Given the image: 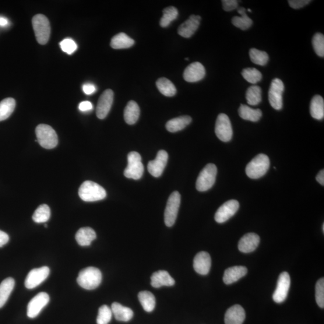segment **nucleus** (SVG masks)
I'll return each mask as SVG.
<instances>
[{
  "label": "nucleus",
  "mask_w": 324,
  "mask_h": 324,
  "mask_svg": "<svg viewBox=\"0 0 324 324\" xmlns=\"http://www.w3.org/2000/svg\"><path fill=\"white\" fill-rule=\"evenodd\" d=\"M246 100L250 105H258L262 100V90L258 86L250 87L246 91Z\"/></svg>",
  "instance_id": "c9c22d12"
},
{
  "label": "nucleus",
  "mask_w": 324,
  "mask_h": 324,
  "mask_svg": "<svg viewBox=\"0 0 324 324\" xmlns=\"http://www.w3.org/2000/svg\"><path fill=\"white\" fill-rule=\"evenodd\" d=\"M181 196L178 192H174L169 198L165 211V223L168 227L173 226L177 219Z\"/></svg>",
  "instance_id": "6e6552de"
},
{
  "label": "nucleus",
  "mask_w": 324,
  "mask_h": 324,
  "mask_svg": "<svg viewBox=\"0 0 324 324\" xmlns=\"http://www.w3.org/2000/svg\"><path fill=\"white\" fill-rule=\"evenodd\" d=\"M140 115V108L136 102L130 100L127 105L124 111L125 120L127 124L132 125L138 120Z\"/></svg>",
  "instance_id": "393cba45"
},
{
  "label": "nucleus",
  "mask_w": 324,
  "mask_h": 324,
  "mask_svg": "<svg viewBox=\"0 0 324 324\" xmlns=\"http://www.w3.org/2000/svg\"><path fill=\"white\" fill-rule=\"evenodd\" d=\"M15 285V280L12 277L6 278L0 284V308H3L8 300Z\"/></svg>",
  "instance_id": "c85d7f7f"
},
{
  "label": "nucleus",
  "mask_w": 324,
  "mask_h": 324,
  "mask_svg": "<svg viewBox=\"0 0 324 324\" xmlns=\"http://www.w3.org/2000/svg\"><path fill=\"white\" fill-rule=\"evenodd\" d=\"M113 101V91L111 89L106 90L102 94L98 101L96 108V115L98 118L102 119L107 117V116L111 110Z\"/></svg>",
  "instance_id": "2eb2a0df"
},
{
  "label": "nucleus",
  "mask_w": 324,
  "mask_h": 324,
  "mask_svg": "<svg viewBox=\"0 0 324 324\" xmlns=\"http://www.w3.org/2000/svg\"><path fill=\"white\" fill-rule=\"evenodd\" d=\"M237 12L241 16H234L232 19V24L241 30H247L252 26V20L248 16L246 10L243 7L238 8Z\"/></svg>",
  "instance_id": "bb28decb"
},
{
  "label": "nucleus",
  "mask_w": 324,
  "mask_h": 324,
  "mask_svg": "<svg viewBox=\"0 0 324 324\" xmlns=\"http://www.w3.org/2000/svg\"><path fill=\"white\" fill-rule=\"evenodd\" d=\"M238 2L237 0H222L223 8L225 11L230 12L238 8Z\"/></svg>",
  "instance_id": "a18cd8bd"
},
{
  "label": "nucleus",
  "mask_w": 324,
  "mask_h": 324,
  "mask_svg": "<svg viewBox=\"0 0 324 324\" xmlns=\"http://www.w3.org/2000/svg\"><path fill=\"white\" fill-rule=\"evenodd\" d=\"M270 165V159L267 155L258 154L246 167V174L250 178L258 179L266 174L269 170Z\"/></svg>",
  "instance_id": "7ed1b4c3"
},
{
  "label": "nucleus",
  "mask_w": 324,
  "mask_h": 324,
  "mask_svg": "<svg viewBox=\"0 0 324 324\" xmlns=\"http://www.w3.org/2000/svg\"><path fill=\"white\" fill-rule=\"evenodd\" d=\"M242 76L248 82L256 84L262 78V73L255 68H247L242 70Z\"/></svg>",
  "instance_id": "ea45409f"
},
{
  "label": "nucleus",
  "mask_w": 324,
  "mask_h": 324,
  "mask_svg": "<svg viewBox=\"0 0 324 324\" xmlns=\"http://www.w3.org/2000/svg\"><path fill=\"white\" fill-rule=\"evenodd\" d=\"M8 20L4 17L0 16V26L5 27L8 24Z\"/></svg>",
  "instance_id": "603ef678"
},
{
  "label": "nucleus",
  "mask_w": 324,
  "mask_h": 324,
  "mask_svg": "<svg viewBox=\"0 0 324 324\" xmlns=\"http://www.w3.org/2000/svg\"><path fill=\"white\" fill-rule=\"evenodd\" d=\"M79 196L86 202H95L104 199L107 196V192L101 186L91 181H86L80 186Z\"/></svg>",
  "instance_id": "f03ea898"
},
{
  "label": "nucleus",
  "mask_w": 324,
  "mask_h": 324,
  "mask_svg": "<svg viewBox=\"0 0 324 324\" xmlns=\"http://www.w3.org/2000/svg\"><path fill=\"white\" fill-rule=\"evenodd\" d=\"M239 204L237 200L232 199L224 203L215 214V220L219 224L225 223L234 216L239 209Z\"/></svg>",
  "instance_id": "ddd939ff"
},
{
  "label": "nucleus",
  "mask_w": 324,
  "mask_h": 324,
  "mask_svg": "<svg viewBox=\"0 0 324 324\" xmlns=\"http://www.w3.org/2000/svg\"><path fill=\"white\" fill-rule=\"evenodd\" d=\"M112 314L118 321L128 322L133 316V312L131 309L125 307L118 302H114L112 304Z\"/></svg>",
  "instance_id": "b1692460"
},
{
  "label": "nucleus",
  "mask_w": 324,
  "mask_h": 324,
  "mask_svg": "<svg viewBox=\"0 0 324 324\" xmlns=\"http://www.w3.org/2000/svg\"><path fill=\"white\" fill-rule=\"evenodd\" d=\"M316 181H318L320 185H324V171L323 170L320 171L318 175L316 177Z\"/></svg>",
  "instance_id": "3c124183"
},
{
  "label": "nucleus",
  "mask_w": 324,
  "mask_h": 324,
  "mask_svg": "<svg viewBox=\"0 0 324 324\" xmlns=\"http://www.w3.org/2000/svg\"><path fill=\"white\" fill-rule=\"evenodd\" d=\"M50 208L46 204H42L34 211L33 220L37 224L45 223L50 219Z\"/></svg>",
  "instance_id": "e433bc0d"
},
{
  "label": "nucleus",
  "mask_w": 324,
  "mask_h": 324,
  "mask_svg": "<svg viewBox=\"0 0 324 324\" xmlns=\"http://www.w3.org/2000/svg\"><path fill=\"white\" fill-rule=\"evenodd\" d=\"M322 231L324 232V224L322 225Z\"/></svg>",
  "instance_id": "864d4df0"
},
{
  "label": "nucleus",
  "mask_w": 324,
  "mask_h": 324,
  "mask_svg": "<svg viewBox=\"0 0 324 324\" xmlns=\"http://www.w3.org/2000/svg\"><path fill=\"white\" fill-rule=\"evenodd\" d=\"M246 318V313L241 306L234 305L228 309L225 315V324H242Z\"/></svg>",
  "instance_id": "412c9836"
},
{
  "label": "nucleus",
  "mask_w": 324,
  "mask_h": 324,
  "mask_svg": "<svg viewBox=\"0 0 324 324\" xmlns=\"http://www.w3.org/2000/svg\"><path fill=\"white\" fill-rule=\"evenodd\" d=\"M32 24L38 43L40 45L47 44L51 34L50 23L47 17L38 14L33 17Z\"/></svg>",
  "instance_id": "39448f33"
},
{
  "label": "nucleus",
  "mask_w": 324,
  "mask_h": 324,
  "mask_svg": "<svg viewBox=\"0 0 324 324\" xmlns=\"http://www.w3.org/2000/svg\"><path fill=\"white\" fill-rule=\"evenodd\" d=\"M205 76L206 69L199 62L193 63L189 65L183 73V77L188 83L198 82Z\"/></svg>",
  "instance_id": "f3484780"
},
{
  "label": "nucleus",
  "mask_w": 324,
  "mask_h": 324,
  "mask_svg": "<svg viewBox=\"0 0 324 324\" xmlns=\"http://www.w3.org/2000/svg\"><path fill=\"white\" fill-rule=\"evenodd\" d=\"M310 112L313 118L321 120L324 117V100L323 98L316 95L312 98L310 107Z\"/></svg>",
  "instance_id": "c756f323"
},
{
  "label": "nucleus",
  "mask_w": 324,
  "mask_h": 324,
  "mask_svg": "<svg viewBox=\"0 0 324 324\" xmlns=\"http://www.w3.org/2000/svg\"><path fill=\"white\" fill-rule=\"evenodd\" d=\"M83 90L86 94L90 95L96 91V88L92 84H86L83 86Z\"/></svg>",
  "instance_id": "09e8293b"
},
{
  "label": "nucleus",
  "mask_w": 324,
  "mask_h": 324,
  "mask_svg": "<svg viewBox=\"0 0 324 324\" xmlns=\"http://www.w3.org/2000/svg\"><path fill=\"white\" fill-rule=\"evenodd\" d=\"M217 170L216 165L209 164L200 171L197 178L196 188L199 192L209 191L216 181Z\"/></svg>",
  "instance_id": "423d86ee"
},
{
  "label": "nucleus",
  "mask_w": 324,
  "mask_h": 324,
  "mask_svg": "<svg viewBox=\"0 0 324 324\" xmlns=\"http://www.w3.org/2000/svg\"><path fill=\"white\" fill-rule=\"evenodd\" d=\"M291 285V278L287 272H283L280 274L278 279L277 287L274 292L273 299L277 303H281L287 298Z\"/></svg>",
  "instance_id": "9b49d317"
},
{
  "label": "nucleus",
  "mask_w": 324,
  "mask_h": 324,
  "mask_svg": "<svg viewBox=\"0 0 324 324\" xmlns=\"http://www.w3.org/2000/svg\"><path fill=\"white\" fill-rule=\"evenodd\" d=\"M239 117L245 120L257 122L259 120L262 115L261 110L259 109H252L247 105H241L238 110Z\"/></svg>",
  "instance_id": "7c9ffc66"
},
{
  "label": "nucleus",
  "mask_w": 324,
  "mask_h": 324,
  "mask_svg": "<svg viewBox=\"0 0 324 324\" xmlns=\"http://www.w3.org/2000/svg\"><path fill=\"white\" fill-rule=\"evenodd\" d=\"M311 0H290L288 1L291 8L294 9H299L307 6L311 3Z\"/></svg>",
  "instance_id": "49530a36"
},
{
  "label": "nucleus",
  "mask_w": 324,
  "mask_h": 324,
  "mask_svg": "<svg viewBox=\"0 0 324 324\" xmlns=\"http://www.w3.org/2000/svg\"><path fill=\"white\" fill-rule=\"evenodd\" d=\"M102 279V273L96 267H87L81 270L77 278L79 286L87 290H93L99 286Z\"/></svg>",
  "instance_id": "f257e3e1"
},
{
  "label": "nucleus",
  "mask_w": 324,
  "mask_h": 324,
  "mask_svg": "<svg viewBox=\"0 0 324 324\" xmlns=\"http://www.w3.org/2000/svg\"><path fill=\"white\" fill-rule=\"evenodd\" d=\"M260 242L258 235L255 233H248L245 235L238 242L239 251L242 253H248L255 251Z\"/></svg>",
  "instance_id": "aec40b11"
},
{
  "label": "nucleus",
  "mask_w": 324,
  "mask_h": 324,
  "mask_svg": "<svg viewBox=\"0 0 324 324\" xmlns=\"http://www.w3.org/2000/svg\"><path fill=\"white\" fill-rule=\"evenodd\" d=\"M45 228H48V225H45Z\"/></svg>",
  "instance_id": "6e6d98bb"
},
{
  "label": "nucleus",
  "mask_w": 324,
  "mask_h": 324,
  "mask_svg": "<svg viewBox=\"0 0 324 324\" xmlns=\"http://www.w3.org/2000/svg\"><path fill=\"white\" fill-rule=\"evenodd\" d=\"M128 165L125 169L124 174L126 178L139 179L144 173V165L141 156L136 151H132L128 156Z\"/></svg>",
  "instance_id": "0eeeda50"
},
{
  "label": "nucleus",
  "mask_w": 324,
  "mask_h": 324,
  "mask_svg": "<svg viewBox=\"0 0 324 324\" xmlns=\"http://www.w3.org/2000/svg\"><path fill=\"white\" fill-rule=\"evenodd\" d=\"M138 299L144 311L147 312L153 311L156 306V298L151 292L147 291L140 292L138 294Z\"/></svg>",
  "instance_id": "72a5a7b5"
},
{
  "label": "nucleus",
  "mask_w": 324,
  "mask_h": 324,
  "mask_svg": "<svg viewBox=\"0 0 324 324\" xmlns=\"http://www.w3.org/2000/svg\"><path fill=\"white\" fill-rule=\"evenodd\" d=\"M201 17L198 15H192L189 18L179 26L178 33L185 38L191 37L198 30Z\"/></svg>",
  "instance_id": "a211bd4d"
},
{
  "label": "nucleus",
  "mask_w": 324,
  "mask_h": 324,
  "mask_svg": "<svg viewBox=\"0 0 324 324\" xmlns=\"http://www.w3.org/2000/svg\"><path fill=\"white\" fill-rule=\"evenodd\" d=\"M248 11H249V12H252V10H251V9H248Z\"/></svg>",
  "instance_id": "5fc2aeb1"
},
{
  "label": "nucleus",
  "mask_w": 324,
  "mask_h": 324,
  "mask_svg": "<svg viewBox=\"0 0 324 324\" xmlns=\"http://www.w3.org/2000/svg\"><path fill=\"white\" fill-rule=\"evenodd\" d=\"M16 107V102L14 98H5L0 102V121L8 119L13 113Z\"/></svg>",
  "instance_id": "f704fd0d"
},
{
  "label": "nucleus",
  "mask_w": 324,
  "mask_h": 324,
  "mask_svg": "<svg viewBox=\"0 0 324 324\" xmlns=\"http://www.w3.org/2000/svg\"><path fill=\"white\" fill-rule=\"evenodd\" d=\"M313 49L316 54L320 57H324V36L321 33H316L312 39Z\"/></svg>",
  "instance_id": "79ce46f5"
},
{
  "label": "nucleus",
  "mask_w": 324,
  "mask_h": 324,
  "mask_svg": "<svg viewBox=\"0 0 324 324\" xmlns=\"http://www.w3.org/2000/svg\"><path fill=\"white\" fill-rule=\"evenodd\" d=\"M49 296L46 292L38 293L29 302L27 307V316L30 318L37 317L49 301Z\"/></svg>",
  "instance_id": "4468645a"
},
{
  "label": "nucleus",
  "mask_w": 324,
  "mask_h": 324,
  "mask_svg": "<svg viewBox=\"0 0 324 324\" xmlns=\"http://www.w3.org/2000/svg\"><path fill=\"white\" fill-rule=\"evenodd\" d=\"M75 238L79 245L88 246L96 238V234L92 228H82L76 232Z\"/></svg>",
  "instance_id": "a878e982"
},
{
  "label": "nucleus",
  "mask_w": 324,
  "mask_h": 324,
  "mask_svg": "<svg viewBox=\"0 0 324 324\" xmlns=\"http://www.w3.org/2000/svg\"><path fill=\"white\" fill-rule=\"evenodd\" d=\"M192 122V118L190 116H181L168 121L166 124V128L169 132L174 133L184 129Z\"/></svg>",
  "instance_id": "cd10ccee"
},
{
  "label": "nucleus",
  "mask_w": 324,
  "mask_h": 324,
  "mask_svg": "<svg viewBox=\"0 0 324 324\" xmlns=\"http://www.w3.org/2000/svg\"><path fill=\"white\" fill-rule=\"evenodd\" d=\"M211 259L209 253L200 252L197 254L193 260V268L197 273L200 275H206L210 272Z\"/></svg>",
  "instance_id": "6ab92c4d"
},
{
  "label": "nucleus",
  "mask_w": 324,
  "mask_h": 324,
  "mask_svg": "<svg viewBox=\"0 0 324 324\" xmlns=\"http://www.w3.org/2000/svg\"><path fill=\"white\" fill-rule=\"evenodd\" d=\"M112 316L111 309L107 305L102 306L98 309L97 323L108 324L111 321Z\"/></svg>",
  "instance_id": "a19ab883"
},
{
  "label": "nucleus",
  "mask_w": 324,
  "mask_h": 324,
  "mask_svg": "<svg viewBox=\"0 0 324 324\" xmlns=\"http://www.w3.org/2000/svg\"><path fill=\"white\" fill-rule=\"evenodd\" d=\"M9 241V237L6 232L0 230V248H2Z\"/></svg>",
  "instance_id": "8fccbe9b"
},
{
  "label": "nucleus",
  "mask_w": 324,
  "mask_h": 324,
  "mask_svg": "<svg viewBox=\"0 0 324 324\" xmlns=\"http://www.w3.org/2000/svg\"><path fill=\"white\" fill-rule=\"evenodd\" d=\"M285 86L282 80L275 78L272 80L269 91V100L271 106L276 110L283 107V94Z\"/></svg>",
  "instance_id": "1a4fd4ad"
},
{
  "label": "nucleus",
  "mask_w": 324,
  "mask_h": 324,
  "mask_svg": "<svg viewBox=\"0 0 324 324\" xmlns=\"http://www.w3.org/2000/svg\"><path fill=\"white\" fill-rule=\"evenodd\" d=\"M37 142L46 149H52L57 147L58 139L57 133L50 126L39 125L36 129Z\"/></svg>",
  "instance_id": "20e7f679"
},
{
  "label": "nucleus",
  "mask_w": 324,
  "mask_h": 324,
  "mask_svg": "<svg viewBox=\"0 0 324 324\" xmlns=\"http://www.w3.org/2000/svg\"><path fill=\"white\" fill-rule=\"evenodd\" d=\"M215 133L221 141H230L233 135L231 123L228 116L225 114L218 115L215 126Z\"/></svg>",
  "instance_id": "9d476101"
},
{
  "label": "nucleus",
  "mask_w": 324,
  "mask_h": 324,
  "mask_svg": "<svg viewBox=\"0 0 324 324\" xmlns=\"http://www.w3.org/2000/svg\"><path fill=\"white\" fill-rule=\"evenodd\" d=\"M135 40L124 33H118L112 37L111 47L115 49H127L132 47Z\"/></svg>",
  "instance_id": "2f4dec72"
},
{
  "label": "nucleus",
  "mask_w": 324,
  "mask_h": 324,
  "mask_svg": "<svg viewBox=\"0 0 324 324\" xmlns=\"http://www.w3.org/2000/svg\"><path fill=\"white\" fill-rule=\"evenodd\" d=\"M185 59H186V60H188L189 58H186Z\"/></svg>",
  "instance_id": "4d7b16f0"
},
{
  "label": "nucleus",
  "mask_w": 324,
  "mask_h": 324,
  "mask_svg": "<svg viewBox=\"0 0 324 324\" xmlns=\"http://www.w3.org/2000/svg\"><path fill=\"white\" fill-rule=\"evenodd\" d=\"M60 47L63 52L67 53L69 55H71L75 52L77 49V45L75 42L71 38H65L59 43Z\"/></svg>",
  "instance_id": "c03bdc74"
},
{
  "label": "nucleus",
  "mask_w": 324,
  "mask_h": 324,
  "mask_svg": "<svg viewBox=\"0 0 324 324\" xmlns=\"http://www.w3.org/2000/svg\"><path fill=\"white\" fill-rule=\"evenodd\" d=\"M156 86L160 92L167 97L175 96L177 89L174 84L165 77H160L156 81Z\"/></svg>",
  "instance_id": "473e14b6"
},
{
  "label": "nucleus",
  "mask_w": 324,
  "mask_h": 324,
  "mask_svg": "<svg viewBox=\"0 0 324 324\" xmlns=\"http://www.w3.org/2000/svg\"><path fill=\"white\" fill-rule=\"evenodd\" d=\"M315 298L317 304L320 308H324V279H320L316 284Z\"/></svg>",
  "instance_id": "37998d69"
},
{
  "label": "nucleus",
  "mask_w": 324,
  "mask_h": 324,
  "mask_svg": "<svg viewBox=\"0 0 324 324\" xmlns=\"http://www.w3.org/2000/svg\"><path fill=\"white\" fill-rule=\"evenodd\" d=\"M93 105L89 101L81 102L79 105V110L82 112H87L93 110Z\"/></svg>",
  "instance_id": "de8ad7c7"
},
{
  "label": "nucleus",
  "mask_w": 324,
  "mask_h": 324,
  "mask_svg": "<svg viewBox=\"0 0 324 324\" xmlns=\"http://www.w3.org/2000/svg\"><path fill=\"white\" fill-rule=\"evenodd\" d=\"M50 273L48 267H42L31 270L25 280V286L28 289H33L40 285L47 279Z\"/></svg>",
  "instance_id": "f8f14e48"
},
{
  "label": "nucleus",
  "mask_w": 324,
  "mask_h": 324,
  "mask_svg": "<svg viewBox=\"0 0 324 324\" xmlns=\"http://www.w3.org/2000/svg\"><path fill=\"white\" fill-rule=\"evenodd\" d=\"M175 284V280L170 274L165 270H159L155 272L151 277V285L154 288L161 287H172Z\"/></svg>",
  "instance_id": "4be33fe9"
},
{
  "label": "nucleus",
  "mask_w": 324,
  "mask_h": 324,
  "mask_svg": "<svg viewBox=\"0 0 324 324\" xmlns=\"http://www.w3.org/2000/svg\"><path fill=\"white\" fill-rule=\"evenodd\" d=\"M178 10L173 6L168 7L163 10V16L160 21L161 27H167L170 26L172 21L177 18Z\"/></svg>",
  "instance_id": "4c0bfd02"
},
{
  "label": "nucleus",
  "mask_w": 324,
  "mask_h": 324,
  "mask_svg": "<svg viewBox=\"0 0 324 324\" xmlns=\"http://www.w3.org/2000/svg\"><path fill=\"white\" fill-rule=\"evenodd\" d=\"M247 273L248 269L245 267L234 266L228 268L224 273L223 278L224 283L227 285L235 283L246 276Z\"/></svg>",
  "instance_id": "5701e85b"
},
{
  "label": "nucleus",
  "mask_w": 324,
  "mask_h": 324,
  "mask_svg": "<svg viewBox=\"0 0 324 324\" xmlns=\"http://www.w3.org/2000/svg\"><path fill=\"white\" fill-rule=\"evenodd\" d=\"M168 160V154L165 150H160L154 160L148 164V170L154 177H159L163 173Z\"/></svg>",
  "instance_id": "dca6fc26"
},
{
  "label": "nucleus",
  "mask_w": 324,
  "mask_h": 324,
  "mask_svg": "<svg viewBox=\"0 0 324 324\" xmlns=\"http://www.w3.org/2000/svg\"><path fill=\"white\" fill-rule=\"evenodd\" d=\"M249 56L251 61L254 64L259 66H265L269 60V55L265 51L252 48L249 51Z\"/></svg>",
  "instance_id": "58836bf2"
}]
</instances>
